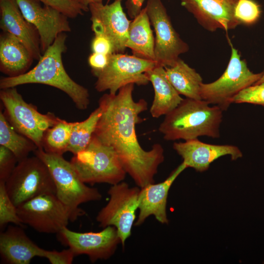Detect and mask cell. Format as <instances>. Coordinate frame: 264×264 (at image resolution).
Segmentation results:
<instances>
[{"label":"cell","instance_id":"obj_6","mask_svg":"<svg viewBox=\"0 0 264 264\" xmlns=\"http://www.w3.org/2000/svg\"><path fill=\"white\" fill-rule=\"evenodd\" d=\"M0 99L4 114L14 129L32 140L38 149H43L45 132L59 119L53 113H40L34 105L27 103L16 87L0 89Z\"/></svg>","mask_w":264,"mask_h":264},{"label":"cell","instance_id":"obj_1","mask_svg":"<svg viewBox=\"0 0 264 264\" xmlns=\"http://www.w3.org/2000/svg\"><path fill=\"white\" fill-rule=\"evenodd\" d=\"M134 86L129 84L115 94L106 93L100 97L102 114L94 135L114 150L127 174L142 188L154 183V176L164 155L160 144H154L146 151L138 141L136 125L142 121L140 114L148 109V103L143 99L134 100Z\"/></svg>","mask_w":264,"mask_h":264},{"label":"cell","instance_id":"obj_3","mask_svg":"<svg viewBox=\"0 0 264 264\" xmlns=\"http://www.w3.org/2000/svg\"><path fill=\"white\" fill-rule=\"evenodd\" d=\"M222 111L203 100L186 98L165 115L158 131L168 141H186L202 136L218 138Z\"/></svg>","mask_w":264,"mask_h":264},{"label":"cell","instance_id":"obj_17","mask_svg":"<svg viewBox=\"0 0 264 264\" xmlns=\"http://www.w3.org/2000/svg\"><path fill=\"white\" fill-rule=\"evenodd\" d=\"M173 148L181 156L187 168L199 172L208 170L211 163L221 156L228 155L232 160L242 157V152L236 146L208 144L198 138L175 142Z\"/></svg>","mask_w":264,"mask_h":264},{"label":"cell","instance_id":"obj_30","mask_svg":"<svg viewBox=\"0 0 264 264\" xmlns=\"http://www.w3.org/2000/svg\"><path fill=\"white\" fill-rule=\"evenodd\" d=\"M232 103H249L264 107V82L246 87L232 99Z\"/></svg>","mask_w":264,"mask_h":264},{"label":"cell","instance_id":"obj_33","mask_svg":"<svg viewBox=\"0 0 264 264\" xmlns=\"http://www.w3.org/2000/svg\"><path fill=\"white\" fill-rule=\"evenodd\" d=\"M75 256L73 252L69 248L61 251L45 250L44 257L51 264H71Z\"/></svg>","mask_w":264,"mask_h":264},{"label":"cell","instance_id":"obj_14","mask_svg":"<svg viewBox=\"0 0 264 264\" xmlns=\"http://www.w3.org/2000/svg\"><path fill=\"white\" fill-rule=\"evenodd\" d=\"M58 234L60 241L71 249L75 256L87 255L92 263L110 258L121 243L117 230L113 226L98 232L84 233L73 231L66 226Z\"/></svg>","mask_w":264,"mask_h":264},{"label":"cell","instance_id":"obj_12","mask_svg":"<svg viewBox=\"0 0 264 264\" xmlns=\"http://www.w3.org/2000/svg\"><path fill=\"white\" fill-rule=\"evenodd\" d=\"M23 224L43 233H59L71 221L70 213L54 194L35 197L17 207Z\"/></svg>","mask_w":264,"mask_h":264},{"label":"cell","instance_id":"obj_34","mask_svg":"<svg viewBox=\"0 0 264 264\" xmlns=\"http://www.w3.org/2000/svg\"><path fill=\"white\" fill-rule=\"evenodd\" d=\"M92 52L110 55L113 53V46L110 41L106 37L95 35L91 44Z\"/></svg>","mask_w":264,"mask_h":264},{"label":"cell","instance_id":"obj_7","mask_svg":"<svg viewBox=\"0 0 264 264\" xmlns=\"http://www.w3.org/2000/svg\"><path fill=\"white\" fill-rule=\"evenodd\" d=\"M231 53L228 66L221 76L213 82L202 83L200 88L201 99L226 110L232 103L233 98L242 90L255 84L264 71L255 73L248 68L246 62L230 42Z\"/></svg>","mask_w":264,"mask_h":264},{"label":"cell","instance_id":"obj_38","mask_svg":"<svg viewBox=\"0 0 264 264\" xmlns=\"http://www.w3.org/2000/svg\"><path fill=\"white\" fill-rule=\"evenodd\" d=\"M263 82H264V73L263 75L262 76V77H261V78L258 82H257L255 84H260Z\"/></svg>","mask_w":264,"mask_h":264},{"label":"cell","instance_id":"obj_24","mask_svg":"<svg viewBox=\"0 0 264 264\" xmlns=\"http://www.w3.org/2000/svg\"><path fill=\"white\" fill-rule=\"evenodd\" d=\"M164 67L167 79L179 94L187 98L202 100V78L195 69L180 58L172 66Z\"/></svg>","mask_w":264,"mask_h":264},{"label":"cell","instance_id":"obj_23","mask_svg":"<svg viewBox=\"0 0 264 264\" xmlns=\"http://www.w3.org/2000/svg\"><path fill=\"white\" fill-rule=\"evenodd\" d=\"M145 7L131 22L126 47L132 55L154 61V37Z\"/></svg>","mask_w":264,"mask_h":264},{"label":"cell","instance_id":"obj_8","mask_svg":"<svg viewBox=\"0 0 264 264\" xmlns=\"http://www.w3.org/2000/svg\"><path fill=\"white\" fill-rule=\"evenodd\" d=\"M5 186L17 207L37 196L56 194L54 182L48 167L35 155L18 162Z\"/></svg>","mask_w":264,"mask_h":264},{"label":"cell","instance_id":"obj_26","mask_svg":"<svg viewBox=\"0 0 264 264\" xmlns=\"http://www.w3.org/2000/svg\"><path fill=\"white\" fill-rule=\"evenodd\" d=\"M102 114L99 106L85 120L74 122L67 152L73 155L84 150L90 142Z\"/></svg>","mask_w":264,"mask_h":264},{"label":"cell","instance_id":"obj_2","mask_svg":"<svg viewBox=\"0 0 264 264\" xmlns=\"http://www.w3.org/2000/svg\"><path fill=\"white\" fill-rule=\"evenodd\" d=\"M66 37V33L59 34L32 69L17 76L1 78L0 88L28 84L48 85L66 93L78 109H87L90 103L88 89L75 82L67 74L63 65L62 55L67 49Z\"/></svg>","mask_w":264,"mask_h":264},{"label":"cell","instance_id":"obj_15","mask_svg":"<svg viewBox=\"0 0 264 264\" xmlns=\"http://www.w3.org/2000/svg\"><path fill=\"white\" fill-rule=\"evenodd\" d=\"M24 18L37 29L42 54L53 43L59 34L70 32L68 18L38 0H16Z\"/></svg>","mask_w":264,"mask_h":264},{"label":"cell","instance_id":"obj_32","mask_svg":"<svg viewBox=\"0 0 264 264\" xmlns=\"http://www.w3.org/2000/svg\"><path fill=\"white\" fill-rule=\"evenodd\" d=\"M18 160L7 148L0 146V181L5 182L16 167Z\"/></svg>","mask_w":264,"mask_h":264},{"label":"cell","instance_id":"obj_10","mask_svg":"<svg viewBox=\"0 0 264 264\" xmlns=\"http://www.w3.org/2000/svg\"><path fill=\"white\" fill-rule=\"evenodd\" d=\"M140 188L130 187L125 182L112 185L108 191V203L98 213L96 220L100 227H115L122 247L131 236L138 209Z\"/></svg>","mask_w":264,"mask_h":264},{"label":"cell","instance_id":"obj_31","mask_svg":"<svg viewBox=\"0 0 264 264\" xmlns=\"http://www.w3.org/2000/svg\"><path fill=\"white\" fill-rule=\"evenodd\" d=\"M44 5L60 11L68 18H75L86 12L78 0H38Z\"/></svg>","mask_w":264,"mask_h":264},{"label":"cell","instance_id":"obj_25","mask_svg":"<svg viewBox=\"0 0 264 264\" xmlns=\"http://www.w3.org/2000/svg\"><path fill=\"white\" fill-rule=\"evenodd\" d=\"M0 145L10 150L18 162L34 152L38 148L30 139L16 131L7 120L3 112L0 111Z\"/></svg>","mask_w":264,"mask_h":264},{"label":"cell","instance_id":"obj_27","mask_svg":"<svg viewBox=\"0 0 264 264\" xmlns=\"http://www.w3.org/2000/svg\"><path fill=\"white\" fill-rule=\"evenodd\" d=\"M74 123L59 118L56 123L45 132L43 149L47 153L60 155L66 152Z\"/></svg>","mask_w":264,"mask_h":264},{"label":"cell","instance_id":"obj_22","mask_svg":"<svg viewBox=\"0 0 264 264\" xmlns=\"http://www.w3.org/2000/svg\"><path fill=\"white\" fill-rule=\"evenodd\" d=\"M146 74L154 90L150 113L154 118L165 115L176 108L183 99L167 79L164 66L156 64Z\"/></svg>","mask_w":264,"mask_h":264},{"label":"cell","instance_id":"obj_18","mask_svg":"<svg viewBox=\"0 0 264 264\" xmlns=\"http://www.w3.org/2000/svg\"><path fill=\"white\" fill-rule=\"evenodd\" d=\"M187 168L182 162L163 182L156 184L150 183L140 188L138 205L139 213L134 225H141L150 216H154L162 224L168 223L166 205L169 191L177 176Z\"/></svg>","mask_w":264,"mask_h":264},{"label":"cell","instance_id":"obj_11","mask_svg":"<svg viewBox=\"0 0 264 264\" xmlns=\"http://www.w3.org/2000/svg\"><path fill=\"white\" fill-rule=\"evenodd\" d=\"M145 8L155 32L154 62L164 67L172 66L189 46L174 28L161 0H147Z\"/></svg>","mask_w":264,"mask_h":264},{"label":"cell","instance_id":"obj_20","mask_svg":"<svg viewBox=\"0 0 264 264\" xmlns=\"http://www.w3.org/2000/svg\"><path fill=\"white\" fill-rule=\"evenodd\" d=\"M44 251L30 240L21 226H9L0 234V255L4 263L29 264L35 257H44Z\"/></svg>","mask_w":264,"mask_h":264},{"label":"cell","instance_id":"obj_16","mask_svg":"<svg viewBox=\"0 0 264 264\" xmlns=\"http://www.w3.org/2000/svg\"><path fill=\"white\" fill-rule=\"evenodd\" d=\"M181 5L191 13L204 29L214 32L227 31L241 22L235 16L238 0H180Z\"/></svg>","mask_w":264,"mask_h":264},{"label":"cell","instance_id":"obj_4","mask_svg":"<svg viewBox=\"0 0 264 264\" xmlns=\"http://www.w3.org/2000/svg\"><path fill=\"white\" fill-rule=\"evenodd\" d=\"M48 167L56 188V196L69 210L71 221L85 214L79 206L89 201L100 200L102 195L95 188L88 186L80 178L70 162L63 155L37 149L34 152Z\"/></svg>","mask_w":264,"mask_h":264},{"label":"cell","instance_id":"obj_35","mask_svg":"<svg viewBox=\"0 0 264 264\" xmlns=\"http://www.w3.org/2000/svg\"><path fill=\"white\" fill-rule=\"evenodd\" d=\"M109 55L92 52L88 56V62L91 69V73L99 71L107 66Z\"/></svg>","mask_w":264,"mask_h":264},{"label":"cell","instance_id":"obj_5","mask_svg":"<svg viewBox=\"0 0 264 264\" xmlns=\"http://www.w3.org/2000/svg\"><path fill=\"white\" fill-rule=\"evenodd\" d=\"M70 162L85 183L114 185L122 181L127 174L114 150L94 134L87 147Z\"/></svg>","mask_w":264,"mask_h":264},{"label":"cell","instance_id":"obj_13","mask_svg":"<svg viewBox=\"0 0 264 264\" xmlns=\"http://www.w3.org/2000/svg\"><path fill=\"white\" fill-rule=\"evenodd\" d=\"M122 1L115 0L110 4L97 2L88 5L92 31L95 35L108 39L115 53H124L127 48L126 44L131 22L123 11Z\"/></svg>","mask_w":264,"mask_h":264},{"label":"cell","instance_id":"obj_37","mask_svg":"<svg viewBox=\"0 0 264 264\" xmlns=\"http://www.w3.org/2000/svg\"><path fill=\"white\" fill-rule=\"evenodd\" d=\"M84 8L86 12L89 11L88 5L93 3L103 2V0H78Z\"/></svg>","mask_w":264,"mask_h":264},{"label":"cell","instance_id":"obj_19","mask_svg":"<svg viewBox=\"0 0 264 264\" xmlns=\"http://www.w3.org/2000/svg\"><path fill=\"white\" fill-rule=\"evenodd\" d=\"M0 27L20 40L34 59L39 60L42 53L40 39L36 27L22 15L16 0H0Z\"/></svg>","mask_w":264,"mask_h":264},{"label":"cell","instance_id":"obj_21","mask_svg":"<svg viewBox=\"0 0 264 264\" xmlns=\"http://www.w3.org/2000/svg\"><path fill=\"white\" fill-rule=\"evenodd\" d=\"M27 47L17 38L7 32L0 35V70L8 77L26 72L34 60Z\"/></svg>","mask_w":264,"mask_h":264},{"label":"cell","instance_id":"obj_28","mask_svg":"<svg viewBox=\"0 0 264 264\" xmlns=\"http://www.w3.org/2000/svg\"><path fill=\"white\" fill-rule=\"evenodd\" d=\"M12 223L22 226L17 213V206L14 204L6 191L5 182L0 181V227Z\"/></svg>","mask_w":264,"mask_h":264},{"label":"cell","instance_id":"obj_36","mask_svg":"<svg viewBox=\"0 0 264 264\" xmlns=\"http://www.w3.org/2000/svg\"><path fill=\"white\" fill-rule=\"evenodd\" d=\"M146 0H126L125 6L129 17L133 19L142 9V5Z\"/></svg>","mask_w":264,"mask_h":264},{"label":"cell","instance_id":"obj_29","mask_svg":"<svg viewBox=\"0 0 264 264\" xmlns=\"http://www.w3.org/2000/svg\"><path fill=\"white\" fill-rule=\"evenodd\" d=\"M260 5L254 0H238L235 8V16L241 22L250 24L260 18Z\"/></svg>","mask_w":264,"mask_h":264},{"label":"cell","instance_id":"obj_9","mask_svg":"<svg viewBox=\"0 0 264 264\" xmlns=\"http://www.w3.org/2000/svg\"><path fill=\"white\" fill-rule=\"evenodd\" d=\"M156 65L154 61L124 53L109 55L107 66L92 73L96 78L95 88L115 94L122 87L131 84L145 86L150 82L146 72Z\"/></svg>","mask_w":264,"mask_h":264}]
</instances>
